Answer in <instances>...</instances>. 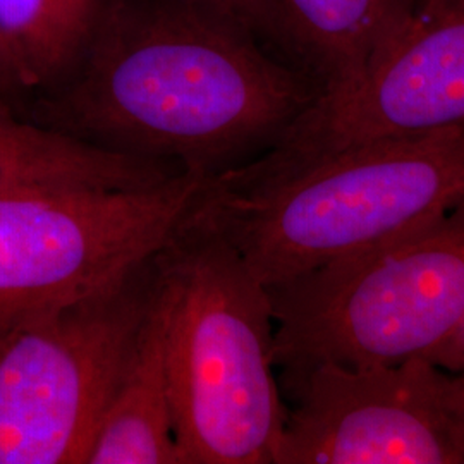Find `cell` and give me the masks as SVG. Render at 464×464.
<instances>
[{
	"instance_id": "cell-15",
	"label": "cell",
	"mask_w": 464,
	"mask_h": 464,
	"mask_svg": "<svg viewBox=\"0 0 464 464\" xmlns=\"http://www.w3.org/2000/svg\"><path fill=\"white\" fill-rule=\"evenodd\" d=\"M0 100L13 105L19 114L26 107V92L17 78L16 71L11 64L5 50L0 45Z\"/></svg>"
},
{
	"instance_id": "cell-11",
	"label": "cell",
	"mask_w": 464,
	"mask_h": 464,
	"mask_svg": "<svg viewBox=\"0 0 464 464\" xmlns=\"http://www.w3.org/2000/svg\"><path fill=\"white\" fill-rule=\"evenodd\" d=\"M179 169L74 140L44 128L0 100V193L28 188L134 189L164 183Z\"/></svg>"
},
{
	"instance_id": "cell-3",
	"label": "cell",
	"mask_w": 464,
	"mask_h": 464,
	"mask_svg": "<svg viewBox=\"0 0 464 464\" xmlns=\"http://www.w3.org/2000/svg\"><path fill=\"white\" fill-rule=\"evenodd\" d=\"M155 282L179 463L276 464L287 408L266 284L191 212L155 255Z\"/></svg>"
},
{
	"instance_id": "cell-12",
	"label": "cell",
	"mask_w": 464,
	"mask_h": 464,
	"mask_svg": "<svg viewBox=\"0 0 464 464\" xmlns=\"http://www.w3.org/2000/svg\"><path fill=\"white\" fill-rule=\"evenodd\" d=\"M116 0H0V45L28 102L61 83Z\"/></svg>"
},
{
	"instance_id": "cell-4",
	"label": "cell",
	"mask_w": 464,
	"mask_h": 464,
	"mask_svg": "<svg viewBox=\"0 0 464 464\" xmlns=\"http://www.w3.org/2000/svg\"><path fill=\"white\" fill-rule=\"evenodd\" d=\"M266 291L279 370L425 356L464 314V207Z\"/></svg>"
},
{
	"instance_id": "cell-1",
	"label": "cell",
	"mask_w": 464,
	"mask_h": 464,
	"mask_svg": "<svg viewBox=\"0 0 464 464\" xmlns=\"http://www.w3.org/2000/svg\"><path fill=\"white\" fill-rule=\"evenodd\" d=\"M315 83L208 0H116L80 63L23 116L207 179L272 149Z\"/></svg>"
},
{
	"instance_id": "cell-6",
	"label": "cell",
	"mask_w": 464,
	"mask_h": 464,
	"mask_svg": "<svg viewBox=\"0 0 464 464\" xmlns=\"http://www.w3.org/2000/svg\"><path fill=\"white\" fill-rule=\"evenodd\" d=\"M207 181L181 172L134 189L0 193V327L130 277L181 227Z\"/></svg>"
},
{
	"instance_id": "cell-2",
	"label": "cell",
	"mask_w": 464,
	"mask_h": 464,
	"mask_svg": "<svg viewBox=\"0 0 464 464\" xmlns=\"http://www.w3.org/2000/svg\"><path fill=\"white\" fill-rule=\"evenodd\" d=\"M464 207V124L315 155L272 150L203 186L191 216L272 285Z\"/></svg>"
},
{
	"instance_id": "cell-13",
	"label": "cell",
	"mask_w": 464,
	"mask_h": 464,
	"mask_svg": "<svg viewBox=\"0 0 464 464\" xmlns=\"http://www.w3.org/2000/svg\"><path fill=\"white\" fill-rule=\"evenodd\" d=\"M222 11L236 17L266 47L289 61L287 40L276 0H208ZM291 63V61H289Z\"/></svg>"
},
{
	"instance_id": "cell-9",
	"label": "cell",
	"mask_w": 464,
	"mask_h": 464,
	"mask_svg": "<svg viewBox=\"0 0 464 464\" xmlns=\"http://www.w3.org/2000/svg\"><path fill=\"white\" fill-rule=\"evenodd\" d=\"M88 464H181L167 373L166 315L155 277L149 312L102 416Z\"/></svg>"
},
{
	"instance_id": "cell-10",
	"label": "cell",
	"mask_w": 464,
	"mask_h": 464,
	"mask_svg": "<svg viewBox=\"0 0 464 464\" xmlns=\"http://www.w3.org/2000/svg\"><path fill=\"white\" fill-rule=\"evenodd\" d=\"M413 0H276L287 55L318 90L316 99L356 83Z\"/></svg>"
},
{
	"instance_id": "cell-8",
	"label": "cell",
	"mask_w": 464,
	"mask_h": 464,
	"mask_svg": "<svg viewBox=\"0 0 464 464\" xmlns=\"http://www.w3.org/2000/svg\"><path fill=\"white\" fill-rule=\"evenodd\" d=\"M464 124V0H413L363 76L316 99L272 147L315 155Z\"/></svg>"
},
{
	"instance_id": "cell-14",
	"label": "cell",
	"mask_w": 464,
	"mask_h": 464,
	"mask_svg": "<svg viewBox=\"0 0 464 464\" xmlns=\"http://www.w3.org/2000/svg\"><path fill=\"white\" fill-rule=\"evenodd\" d=\"M449 372H464V314L442 343L420 356Z\"/></svg>"
},
{
	"instance_id": "cell-5",
	"label": "cell",
	"mask_w": 464,
	"mask_h": 464,
	"mask_svg": "<svg viewBox=\"0 0 464 464\" xmlns=\"http://www.w3.org/2000/svg\"><path fill=\"white\" fill-rule=\"evenodd\" d=\"M153 258L109 289L0 327V464H88L149 312Z\"/></svg>"
},
{
	"instance_id": "cell-7",
	"label": "cell",
	"mask_w": 464,
	"mask_h": 464,
	"mask_svg": "<svg viewBox=\"0 0 464 464\" xmlns=\"http://www.w3.org/2000/svg\"><path fill=\"white\" fill-rule=\"evenodd\" d=\"M289 399L276 464H464V372L396 365L281 370Z\"/></svg>"
}]
</instances>
